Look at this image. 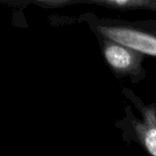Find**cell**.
<instances>
[{"label":"cell","instance_id":"obj_2","mask_svg":"<svg viewBox=\"0 0 156 156\" xmlns=\"http://www.w3.org/2000/svg\"><path fill=\"white\" fill-rule=\"evenodd\" d=\"M124 95L130 99L141 113V119L126 116L120 127L132 139L142 146L150 156H156V104H144L131 90L124 89Z\"/></svg>","mask_w":156,"mask_h":156},{"label":"cell","instance_id":"obj_3","mask_svg":"<svg viewBox=\"0 0 156 156\" xmlns=\"http://www.w3.org/2000/svg\"><path fill=\"white\" fill-rule=\"evenodd\" d=\"M106 64L118 78L128 77L133 82L146 78L144 67L145 55L102 37H97Z\"/></svg>","mask_w":156,"mask_h":156},{"label":"cell","instance_id":"obj_1","mask_svg":"<svg viewBox=\"0 0 156 156\" xmlns=\"http://www.w3.org/2000/svg\"><path fill=\"white\" fill-rule=\"evenodd\" d=\"M88 22L97 37H102L156 58V21L131 22L90 15Z\"/></svg>","mask_w":156,"mask_h":156},{"label":"cell","instance_id":"obj_4","mask_svg":"<svg viewBox=\"0 0 156 156\" xmlns=\"http://www.w3.org/2000/svg\"><path fill=\"white\" fill-rule=\"evenodd\" d=\"M89 3L117 10H156V0H96Z\"/></svg>","mask_w":156,"mask_h":156}]
</instances>
